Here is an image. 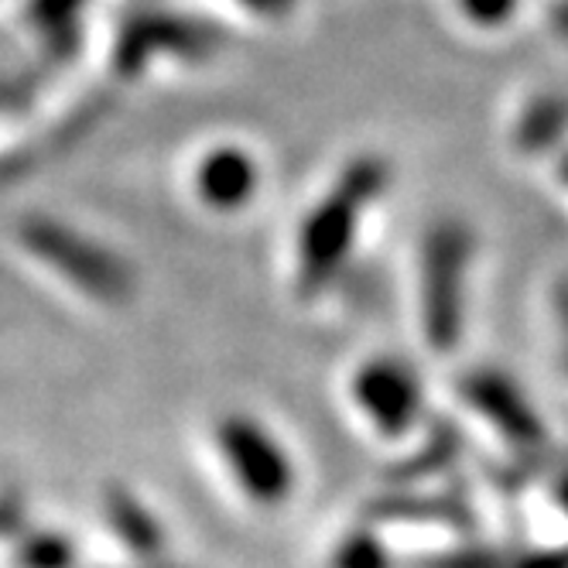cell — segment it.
<instances>
[{
  "instance_id": "cell-1",
  "label": "cell",
  "mask_w": 568,
  "mask_h": 568,
  "mask_svg": "<svg viewBox=\"0 0 568 568\" xmlns=\"http://www.w3.org/2000/svg\"><path fill=\"white\" fill-rule=\"evenodd\" d=\"M390 185V165L381 154H359L339 172L333 189L318 199V206L305 216L298 233V295L315 298L329 288L343 271L356 233L359 216Z\"/></svg>"
},
{
  "instance_id": "cell-2",
  "label": "cell",
  "mask_w": 568,
  "mask_h": 568,
  "mask_svg": "<svg viewBox=\"0 0 568 568\" xmlns=\"http://www.w3.org/2000/svg\"><path fill=\"white\" fill-rule=\"evenodd\" d=\"M473 251L476 236L463 220H438L422 240V329L435 353H449L463 339Z\"/></svg>"
},
{
  "instance_id": "cell-3",
  "label": "cell",
  "mask_w": 568,
  "mask_h": 568,
  "mask_svg": "<svg viewBox=\"0 0 568 568\" xmlns=\"http://www.w3.org/2000/svg\"><path fill=\"white\" fill-rule=\"evenodd\" d=\"M18 240L24 243L31 257L49 264L75 292L97 302L120 305L134 292V274L124 261L110 254L103 243L83 236L52 216H24L18 223Z\"/></svg>"
},
{
  "instance_id": "cell-4",
  "label": "cell",
  "mask_w": 568,
  "mask_h": 568,
  "mask_svg": "<svg viewBox=\"0 0 568 568\" xmlns=\"http://www.w3.org/2000/svg\"><path fill=\"white\" fill-rule=\"evenodd\" d=\"M220 456L236 486L257 507H281L295 490V466L274 435L247 415H230L216 428Z\"/></svg>"
},
{
  "instance_id": "cell-5",
  "label": "cell",
  "mask_w": 568,
  "mask_h": 568,
  "mask_svg": "<svg viewBox=\"0 0 568 568\" xmlns=\"http://www.w3.org/2000/svg\"><path fill=\"white\" fill-rule=\"evenodd\" d=\"M220 45V31L182 14H141L116 34L113 65L124 75L144 72L158 55L206 59Z\"/></svg>"
},
{
  "instance_id": "cell-6",
  "label": "cell",
  "mask_w": 568,
  "mask_h": 568,
  "mask_svg": "<svg viewBox=\"0 0 568 568\" xmlns=\"http://www.w3.org/2000/svg\"><path fill=\"white\" fill-rule=\"evenodd\" d=\"M459 394L469 408L490 425L514 453L538 456L548 445V428L538 418L535 404L500 371H473L463 377Z\"/></svg>"
},
{
  "instance_id": "cell-7",
  "label": "cell",
  "mask_w": 568,
  "mask_h": 568,
  "mask_svg": "<svg viewBox=\"0 0 568 568\" xmlns=\"http://www.w3.org/2000/svg\"><path fill=\"white\" fill-rule=\"evenodd\" d=\"M353 400L384 438H400L422 415V384L408 363L377 356L356 371Z\"/></svg>"
},
{
  "instance_id": "cell-8",
  "label": "cell",
  "mask_w": 568,
  "mask_h": 568,
  "mask_svg": "<svg viewBox=\"0 0 568 568\" xmlns=\"http://www.w3.org/2000/svg\"><path fill=\"white\" fill-rule=\"evenodd\" d=\"M103 517L110 535L124 545L141 565H161L169 551V535L158 514L124 483H110L103 490Z\"/></svg>"
},
{
  "instance_id": "cell-9",
  "label": "cell",
  "mask_w": 568,
  "mask_h": 568,
  "mask_svg": "<svg viewBox=\"0 0 568 568\" xmlns=\"http://www.w3.org/2000/svg\"><path fill=\"white\" fill-rule=\"evenodd\" d=\"M261 182L257 161L243 148H213L195 169V192L216 213L243 210L254 199Z\"/></svg>"
},
{
  "instance_id": "cell-10",
  "label": "cell",
  "mask_w": 568,
  "mask_h": 568,
  "mask_svg": "<svg viewBox=\"0 0 568 568\" xmlns=\"http://www.w3.org/2000/svg\"><path fill=\"white\" fill-rule=\"evenodd\" d=\"M367 520H374V524L469 527L473 510L463 497H449V494H384V497L367 504Z\"/></svg>"
},
{
  "instance_id": "cell-11",
  "label": "cell",
  "mask_w": 568,
  "mask_h": 568,
  "mask_svg": "<svg viewBox=\"0 0 568 568\" xmlns=\"http://www.w3.org/2000/svg\"><path fill=\"white\" fill-rule=\"evenodd\" d=\"M565 138H568V100L558 93L535 97L524 106L514 128V144L524 154H548L561 148Z\"/></svg>"
},
{
  "instance_id": "cell-12",
  "label": "cell",
  "mask_w": 568,
  "mask_h": 568,
  "mask_svg": "<svg viewBox=\"0 0 568 568\" xmlns=\"http://www.w3.org/2000/svg\"><path fill=\"white\" fill-rule=\"evenodd\" d=\"M463 449V442H459V432L453 425H445V422H435L425 445H418V449L408 456V459H400L390 473L394 483H418L432 473H438L442 466H449L456 463Z\"/></svg>"
},
{
  "instance_id": "cell-13",
  "label": "cell",
  "mask_w": 568,
  "mask_h": 568,
  "mask_svg": "<svg viewBox=\"0 0 568 568\" xmlns=\"http://www.w3.org/2000/svg\"><path fill=\"white\" fill-rule=\"evenodd\" d=\"M11 561L14 568H75V545L59 531H21Z\"/></svg>"
},
{
  "instance_id": "cell-14",
  "label": "cell",
  "mask_w": 568,
  "mask_h": 568,
  "mask_svg": "<svg viewBox=\"0 0 568 568\" xmlns=\"http://www.w3.org/2000/svg\"><path fill=\"white\" fill-rule=\"evenodd\" d=\"M329 568H397L374 527H356L333 548Z\"/></svg>"
},
{
  "instance_id": "cell-15",
  "label": "cell",
  "mask_w": 568,
  "mask_h": 568,
  "mask_svg": "<svg viewBox=\"0 0 568 568\" xmlns=\"http://www.w3.org/2000/svg\"><path fill=\"white\" fill-rule=\"evenodd\" d=\"M412 568H510V551L504 548H453V551H435L412 561Z\"/></svg>"
},
{
  "instance_id": "cell-16",
  "label": "cell",
  "mask_w": 568,
  "mask_h": 568,
  "mask_svg": "<svg viewBox=\"0 0 568 568\" xmlns=\"http://www.w3.org/2000/svg\"><path fill=\"white\" fill-rule=\"evenodd\" d=\"M83 8H87V0H31L28 18L45 34H69Z\"/></svg>"
},
{
  "instance_id": "cell-17",
  "label": "cell",
  "mask_w": 568,
  "mask_h": 568,
  "mask_svg": "<svg viewBox=\"0 0 568 568\" xmlns=\"http://www.w3.org/2000/svg\"><path fill=\"white\" fill-rule=\"evenodd\" d=\"M520 0H459V11L476 28H500L517 14Z\"/></svg>"
},
{
  "instance_id": "cell-18",
  "label": "cell",
  "mask_w": 568,
  "mask_h": 568,
  "mask_svg": "<svg viewBox=\"0 0 568 568\" xmlns=\"http://www.w3.org/2000/svg\"><path fill=\"white\" fill-rule=\"evenodd\" d=\"M510 568H568V545L510 551Z\"/></svg>"
},
{
  "instance_id": "cell-19",
  "label": "cell",
  "mask_w": 568,
  "mask_h": 568,
  "mask_svg": "<svg viewBox=\"0 0 568 568\" xmlns=\"http://www.w3.org/2000/svg\"><path fill=\"white\" fill-rule=\"evenodd\" d=\"M24 504L18 497H0V538H18L24 531Z\"/></svg>"
},
{
  "instance_id": "cell-20",
  "label": "cell",
  "mask_w": 568,
  "mask_h": 568,
  "mask_svg": "<svg viewBox=\"0 0 568 568\" xmlns=\"http://www.w3.org/2000/svg\"><path fill=\"white\" fill-rule=\"evenodd\" d=\"M240 4L261 18H284L295 8V0H240Z\"/></svg>"
},
{
  "instance_id": "cell-21",
  "label": "cell",
  "mask_w": 568,
  "mask_h": 568,
  "mask_svg": "<svg viewBox=\"0 0 568 568\" xmlns=\"http://www.w3.org/2000/svg\"><path fill=\"white\" fill-rule=\"evenodd\" d=\"M551 28H555V34L568 38V0H558L551 8Z\"/></svg>"
},
{
  "instance_id": "cell-22",
  "label": "cell",
  "mask_w": 568,
  "mask_h": 568,
  "mask_svg": "<svg viewBox=\"0 0 568 568\" xmlns=\"http://www.w3.org/2000/svg\"><path fill=\"white\" fill-rule=\"evenodd\" d=\"M558 318L565 326V371H568V284H565V288H558Z\"/></svg>"
},
{
  "instance_id": "cell-23",
  "label": "cell",
  "mask_w": 568,
  "mask_h": 568,
  "mask_svg": "<svg viewBox=\"0 0 568 568\" xmlns=\"http://www.w3.org/2000/svg\"><path fill=\"white\" fill-rule=\"evenodd\" d=\"M555 500H558V507H561V514L568 517V473L558 479V486H555Z\"/></svg>"
},
{
  "instance_id": "cell-24",
  "label": "cell",
  "mask_w": 568,
  "mask_h": 568,
  "mask_svg": "<svg viewBox=\"0 0 568 568\" xmlns=\"http://www.w3.org/2000/svg\"><path fill=\"white\" fill-rule=\"evenodd\" d=\"M555 179L568 189V148L558 154V165H555Z\"/></svg>"
},
{
  "instance_id": "cell-25",
  "label": "cell",
  "mask_w": 568,
  "mask_h": 568,
  "mask_svg": "<svg viewBox=\"0 0 568 568\" xmlns=\"http://www.w3.org/2000/svg\"><path fill=\"white\" fill-rule=\"evenodd\" d=\"M141 568H169V565H141Z\"/></svg>"
}]
</instances>
